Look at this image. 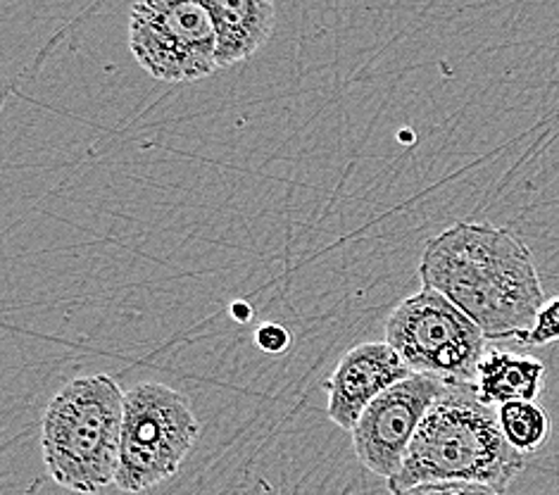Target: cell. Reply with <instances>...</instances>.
I'll return each instance as SVG.
<instances>
[{"instance_id": "cell-9", "label": "cell", "mask_w": 559, "mask_h": 495, "mask_svg": "<svg viewBox=\"0 0 559 495\" xmlns=\"http://www.w3.org/2000/svg\"><path fill=\"white\" fill-rule=\"evenodd\" d=\"M217 34V64L231 67L255 56L276 24V8L267 0H203Z\"/></svg>"}, {"instance_id": "cell-14", "label": "cell", "mask_w": 559, "mask_h": 495, "mask_svg": "<svg viewBox=\"0 0 559 495\" xmlns=\"http://www.w3.org/2000/svg\"><path fill=\"white\" fill-rule=\"evenodd\" d=\"M255 343L262 347L264 353H272V355H278L284 353L286 347L290 345V333L276 322H270V325H262L255 333Z\"/></svg>"}, {"instance_id": "cell-10", "label": "cell", "mask_w": 559, "mask_h": 495, "mask_svg": "<svg viewBox=\"0 0 559 495\" xmlns=\"http://www.w3.org/2000/svg\"><path fill=\"white\" fill-rule=\"evenodd\" d=\"M545 365L538 357L510 351H488L478 365L474 391L486 405H504L514 400H534L543 391Z\"/></svg>"}, {"instance_id": "cell-4", "label": "cell", "mask_w": 559, "mask_h": 495, "mask_svg": "<svg viewBox=\"0 0 559 495\" xmlns=\"http://www.w3.org/2000/svg\"><path fill=\"white\" fill-rule=\"evenodd\" d=\"M486 337L445 296L421 286L397 303L385 319V343L415 372L445 386L474 384L486 351Z\"/></svg>"}, {"instance_id": "cell-8", "label": "cell", "mask_w": 559, "mask_h": 495, "mask_svg": "<svg viewBox=\"0 0 559 495\" xmlns=\"http://www.w3.org/2000/svg\"><path fill=\"white\" fill-rule=\"evenodd\" d=\"M412 372L389 343H362L341 357L324 381L329 393V420L353 432L365 410L389 388L409 379Z\"/></svg>"}, {"instance_id": "cell-11", "label": "cell", "mask_w": 559, "mask_h": 495, "mask_svg": "<svg viewBox=\"0 0 559 495\" xmlns=\"http://www.w3.org/2000/svg\"><path fill=\"white\" fill-rule=\"evenodd\" d=\"M498 422L508 444L522 455L536 452L550 436V420L534 400H514L498 408Z\"/></svg>"}, {"instance_id": "cell-1", "label": "cell", "mask_w": 559, "mask_h": 495, "mask_svg": "<svg viewBox=\"0 0 559 495\" xmlns=\"http://www.w3.org/2000/svg\"><path fill=\"white\" fill-rule=\"evenodd\" d=\"M419 276L490 341H522L548 303L528 246L492 224L457 222L426 240Z\"/></svg>"}, {"instance_id": "cell-3", "label": "cell", "mask_w": 559, "mask_h": 495, "mask_svg": "<svg viewBox=\"0 0 559 495\" xmlns=\"http://www.w3.org/2000/svg\"><path fill=\"white\" fill-rule=\"evenodd\" d=\"M124 396L108 374L70 381L44 414L41 450L58 486L93 495L115 484L122 458Z\"/></svg>"}, {"instance_id": "cell-7", "label": "cell", "mask_w": 559, "mask_h": 495, "mask_svg": "<svg viewBox=\"0 0 559 495\" xmlns=\"http://www.w3.org/2000/svg\"><path fill=\"white\" fill-rule=\"evenodd\" d=\"M448 391L443 381L426 374L389 388L371 403L353 429V448L357 460L369 472L391 481L403 470V462L419 426L438 398Z\"/></svg>"}, {"instance_id": "cell-2", "label": "cell", "mask_w": 559, "mask_h": 495, "mask_svg": "<svg viewBox=\"0 0 559 495\" xmlns=\"http://www.w3.org/2000/svg\"><path fill=\"white\" fill-rule=\"evenodd\" d=\"M526 455L502 436L498 410L478 400L474 384L448 386L412 440L403 470L389 484L391 495L431 481H469L508 493L524 472Z\"/></svg>"}, {"instance_id": "cell-13", "label": "cell", "mask_w": 559, "mask_h": 495, "mask_svg": "<svg viewBox=\"0 0 559 495\" xmlns=\"http://www.w3.org/2000/svg\"><path fill=\"white\" fill-rule=\"evenodd\" d=\"M393 495H502V493L484 484H469V481H431V484H419Z\"/></svg>"}, {"instance_id": "cell-12", "label": "cell", "mask_w": 559, "mask_h": 495, "mask_svg": "<svg viewBox=\"0 0 559 495\" xmlns=\"http://www.w3.org/2000/svg\"><path fill=\"white\" fill-rule=\"evenodd\" d=\"M555 341H559V296L540 307L534 329H531L519 343L522 345H548Z\"/></svg>"}, {"instance_id": "cell-6", "label": "cell", "mask_w": 559, "mask_h": 495, "mask_svg": "<svg viewBox=\"0 0 559 495\" xmlns=\"http://www.w3.org/2000/svg\"><path fill=\"white\" fill-rule=\"evenodd\" d=\"M131 56L159 82H195L215 74L217 34L203 3L148 0L129 15Z\"/></svg>"}, {"instance_id": "cell-5", "label": "cell", "mask_w": 559, "mask_h": 495, "mask_svg": "<svg viewBox=\"0 0 559 495\" xmlns=\"http://www.w3.org/2000/svg\"><path fill=\"white\" fill-rule=\"evenodd\" d=\"M201 436L189 398L165 384L145 381L124 396L122 458L115 486L143 493L177 476Z\"/></svg>"}]
</instances>
